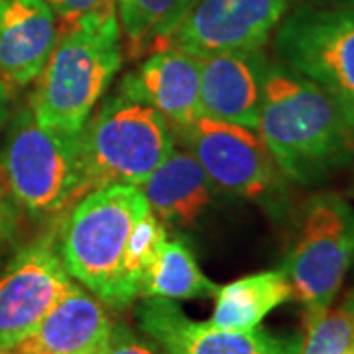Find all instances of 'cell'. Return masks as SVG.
I'll return each mask as SVG.
<instances>
[{
	"label": "cell",
	"instance_id": "30",
	"mask_svg": "<svg viewBox=\"0 0 354 354\" xmlns=\"http://www.w3.org/2000/svg\"><path fill=\"white\" fill-rule=\"evenodd\" d=\"M0 354H10L8 351H0Z\"/></svg>",
	"mask_w": 354,
	"mask_h": 354
},
{
	"label": "cell",
	"instance_id": "1",
	"mask_svg": "<svg viewBox=\"0 0 354 354\" xmlns=\"http://www.w3.org/2000/svg\"><path fill=\"white\" fill-rule=\"evenodd\" d=\"M256 132L281 174L319 185L351 164L354 113L281 62H268Z\"/></svg>",
	"mask_w": 354,
	"mask_h": 354
},
{
	"label": "cell",
	"instance_id": "15",
	"mask_svg": "<svg viewBox=\"0 0 354 354\" xmlns=\"http://www.w3.org/2000/svg\"><path fill=\"white\" fill-rule=\"evenodd\" d=\"M113 321L106 307L88 290L73 288L55 304L16 354H87L106 346Z\"/></svg>",
	"mask_w": 354,
	"mask_h": 354
},
{
	"label": "cell",
	"instance_id": "7",
	"mask_svg": "<svg viewBox=\"0 0 354 354\" xmlns=\"http://www.w3.org/2000/svg\"><path fill=\"white\" fill-rule=\"evenodd\" d=\"M177 132L215 189L270 207H278L286 199L290 179L281 174L254 128L199 116Z\"/></svg>",
	"mask_w": 354,
	"mask_h": 354
},
{
	"label": "cell",
	"instance_id": "5",
	"mask_svg": "<svg viewBox=\"0 0 354 354\" xmlns=\"http://www.w3.org/2000/svg\"><path fill=\"white\" fill-rule=\"evenodd\" d=\"M88 193L104 185L140 187L176 148L174 128L146 102L114 93L79 132Z\"/></svg>",
	"mask_w": 354,
	"mask_h": 354
},
{
	"label": "cell",
	"instance_id": "14",
	"mask_svg": "<svg viewBox=\"0 0 354 354\" xmlns=\"http://www.w3.org/2000/svg\"><path fill=\"white\" fill-rule=\"evenodd\" d=\"M57 16L46 0H0V75L14 85L36 81L57 41Z\"/></svg>",
	"mask_w": 354,
	"mask_h": 354
},
{
	"label": "cell",
	"instance_id": "17",
	"mask_svg": "<svg viewBox=\"0 0 354 354\" xmlns=\"http://www.w3.org/2000/svg\"><path fill=\"white\" fill-rule=\"evenodd\" d=\"M293 297L286 272L268 270L218 286L211 323L228 330H250L260 327L264 317Z\"/></svg>",
	"mask_w": 354,
	"mask_h": 354
},
{
	"label": "cell",
	"instance_id": "28",
	"mask_svg": "<svg viewBox=\"0 0 354 354\" xmlns=\"http://www.w3.org/2000/svg\"><path fill=\"white\" fill-rule=\"evenodd\" d=\"M346 304L354 305V291H353V293H351V297H348V301H346Z\"/></svg>",
	"mask_w": 354,
	"mask_h": 354
},
{
	"label": "cell",
	"instance_id": "10",
	"mask_svg": "<svg viewBox=\"0 0 354 354\" xmlns=\"http://www.w3.org/2000/svg\"><path fill=\"white\" fill-rule=\"evenodd\" d=\"M136 321L162 354H299V337L270 330H228L211 321H193L174 299L144 297Z\"/></svg>",
	"mask_w": 354,
	"mask_h": 354
},
{
	"label": "cell",
	"instance_id": "12",
	"mask_svg": "<svg viewBox=\"0 0 354 354\" xmlns=\"http://www.w3.org/2000/svg\"><path fill=\"white\" fill-rule=\"evenodd\" d=\"M199 91L201 59L169 46L152 53L138 69L122 77L116 93L150 104L177 130L201 116Z\"/></svg>",
	"mask_w": 354,
	"mask_h": 354
},
{
	"label": "cell",
	"instance_id": "4",
	"mask_svg": "<svg viewBox=\"0 0 354 354\" xmlns=\"http://www.w3.org/2000/svg\"><path fill=\"white\" fill-rule=\"evenodd\" d=\"M0 164L18 207L34 218H51L88 193L79 134L39 124L32 109L14 116Z\"/></svg>",
	"mask_w": 354,
	"mask_h": 354
},
{
	"label": "cell",
	"instance_id": "19",
	"mask_svg": "<svg viewBox=\"0 0 354 354\" xmlns=\"http://www.w3.org/2000/svg\"><path fill=\"white\" fill-rule=\"evenodd\" d=\"M216 290L218 286L203 274L187 242L167 239L142 278L138 297H164L177 301L215 297Z\"/></svg>",
	"mask_w": 354,
	"mask_h": 354
},
{
	"label": "cell",
	"instance_id": "3",
	"mask_svg": "<svg viewBox=\"0 0 354 354\" xmlns=\"http://www.w3.org/2000/svg\"><path fill=\"white\" fill-rule=\"evenodd\" d=\"M122 65L116 12L59 26L38 77L32 113L41 127L79 134Z\"/></svg>",
	"mask_w": 354,
	"mask_h": 354
},
{
	"label": "cell",
	"instance_id": "20",
	"mask_svg": "<svg viewBox=\"0 0 354 354\" xmlns=\"http://www.w3.org/2000/svg\"><path fill=\"white\" fill-rule=\"evenodd\" d=\"M354 346V311L342 305L305 321L299 354H344Z\"/></svg>",
	"mask_w": 354,
	"mask_h": 354
},
{
	"label": "cell",
	"instance_id": "11",
	"mask_svg": "<svg viewBox=\"0 0 354 354\" xmlns=\"http://www.w3.org/2000/svg\"><path fill=\"white\" fill-rule=\"evenodd\" d=\"M290 0H195L171 46L195 57L262 50Z\"/></svg>",
	"mask_w": 354,
	"mask_h": 354
},
{
	"label": "cell",
	"instance_id": "6",
	"mask_svg": "<svg viewBox=\"0 0 354 354\" xmlns=\"http://www.w3.org/2000/svg\"><path fill=\"white\" fill-rule=\"evenodd\" d=\"M354 262V207L339 193L307 199L281 270L305 321L329 311Z\"/></svg>",
	"mask_w": 354,
	"mask_h": 354
},
{
	"label": "cell",
	"instance_id": "13",
	"mask_svg": "<svg viewBox=\"0 0 354 354\" xmlns=\"http://www.w3.org/2000/svg\"><path fill=\"white\" fill-rule=\"evenodd\" d=\"M199 59L201 116L256 130L268 67L262 50L225 51Z\"/></svg>",
	"mask_w": 354,
	"mask_h": 354
},
{
	"label": "cell",
	"instance_id": "27",
	"mask_svg": "<svg viewBox=\"0 0 354 354\" xmlns=\"http://www.w3.org/2000/svg\"><path fill=\"white\" fill-rule=\"evenodd\" d=\"M348 165H353V191H354V153H353V160H351V164Z\"/></svg>",
	"mask_w": 354,
	"mask_h": 354
},
{
	"label": "cell",
	"instance_id": "16",
	"mask_svg": "<svg viewBox=\"0 0 354 354\" xmlns=\"http://www.w3.org/2000/svg\"><path fill=\"white\" fill-rule=\"evenodd\" d=\"M140 191L162 223L187 228L207 211L216 189L193 153L174 148Z\"/></svg>",
	"mask_w": 354,
	"mask_h": 354
},
{
	"label": "cell",
	"instance_id": "29",
	"mask_svg": "<svg viewBox=\"0 0 354 354\" xmlns=\"http://www.w3.org/2000/svg\"><path fill=\"white\" fill-rule=\"evenodd\" d=\"M344 354H354V346H351V348H348Z\"/></svg>",
	"mask_w": 354,
	"mask_h": 354
},
{
	"label": "cell",
	"instance_id": "9",
	"mask_svg": "<svg viewBox=\"0 0 354 354\" xmlns=\"http://www.w3.org/2000/svg\"><path fill=\"white\" fill-rule=\"evenodd\" d=\"M53 239L22 248L0 276V351H14L73 288Z\"/></svg>",
	"mask_w": 354,
	"mask_h": 354
},
{
	"label": "cell",
	"instance_id": "22",
	"mask_svg": "<svg viewBox=\"0 0 354 354\" xmlns=\"http://www.w3.org/2000/svg\"><path fill=\"white\" fill-rule=\"evenodd\" d=\"M16 225H18V203L8 187L4 169L0 164V250L12 241Z\"/></svg>",
	"mask_w": 354,
	"mask_h": 354
},
{
	"label": "cell",
	"instance_id": "23",
	"mask_svg": "<svg viewBox=\"0 0 354 354\" xmlns=\"http://www.w3.org/2000/svg\"><path fill=\"white\" fill-rule=\"evenodd\" d=\"M104 354H156L152 346L138 339L127 325H113Z\"/></svg>",
	"mask_w": 354,
	"mask_h": 354
},
{
	"label": "cell",
	"instance_id": "2",
	"mask_svg": "<svg viewBox=\"0 0 354 354\" xmlns=\"http://www.w3.org/2000/svg\"><path fill=\"white\" fill-rule=\"evenodd\" d=\"M148 211L136 185H104L69 209L55 241L69 276L114 311L136 301L124 278V258L132 230Z\"/></svg>",
	"mask_w": 354,
	"mask_h": 354
},
{
	"label": "cell",
	"instance_id": "24",
	"mask_svg": "<svg viewBox=\"0 0 354 354\" xmlns=\"http://www.w3.org/2000/svg\"><path fill=\"white\" fill-rule=\"evenodd\" d=\"M301 4L323 8H354V0H301Z\"/></svg>",
	"mask_w": 354,
	"mask_h": 354
},
{
	"label": "cell",
	"instance_id": "8",
	"mask_svg": "<svg viewBox=\"0 0 354 354\" xmlns=\"http://www.w3.org/2000/svg\"><path fill=\"white\" fill-rule=\"evenodd\" d=\"M274 48L278 62L354 113V8L299 4L278 30Z\"/></svg>",
	"mask_w": 354,
	"mask_h": 354
},
{
	"label": "cell",
	"instance_id": "25",
	"mask_svg": "<svg viewBox=\"0 0 354 354\" xmlns=\"http://www.w3.org/2000/svg\"><path fill=\"white\" fill-rule=\"evenodd\" d=\"M8 111H10V93H8L4 79L0 75V127L8 118Z\"/></svg>",
	"mask_w": 354,
	"mask_h": 354
},
{
	"label": "cell",
	"instance_id": "31",
	"mask_svg": "<svg viewBox=\"0 0 354 354\" xmlns=\"http://www.w3.org/2000/svg\"><path fill=\"white\" fill-rule=\"evenodd\" d=\"M344 305H346V307H351V309H353V311H354V305H348V304H344Z\"/></svg>",
	"mask_w": 354,
	"mask_h": 354
},
{
	"label": "cell",
	"instance_id": "21",
	"mask_svg": "<svg viewBox=\"0 0 354 354\" xmlns=\"http://www.w3.org/2000/svg\"><path fill=\"white\" fill-rule=\"evenodd\" d=\"M59 18V26L75 24L91 16L116 12V0H46Z\"/></svg>",
	"mask_w": 354,
	"mask_h": 354
},
{
	"label": "cell",
	"instance_id": "18",
	"mask_svg": "<svg viewBox=\"0 0 354 354\" xmlns=\"http://www.w3.org/2000/svg\"><path fill=\"white\" fill-rule=\"evenodd\" d=\"M195 0H116L120 32L128 55L140 59L171 46L177 28Z\"/></svg>",
	"mask_w": 354,
	"mask_h": 354
},
{
	"label": "cell",
	"instance_id": "26",
	"mask_svg": "<svg viewBox=\"0 0 354 354\" xmlns=\"http://www.w3.org/2000/svg\"><path fill=\"white\" fill-rule=\"evenodd\" d=\"M104 348H106V346H102V348H99V351H93V353H87V354H104Z\"/></svg>",
	"mask_w": 354,
	"mask_h": 354
}]
</instances>
